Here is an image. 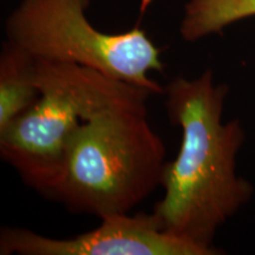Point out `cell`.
<instances>
[{
  "label": "cell",
  "instance_id": "cell-2",
  "mask_svg": "<svg viewBox=\"0 0 255 255\" xmlns=\"http://www.w3.org/2000/svg\"><path fill=\"white\" fill-rule=\"evenodd\" d=\"M165 155L148 110L101 111L69 139L58 174L43 196L72 214L100 220L129 214L161 186Z\"/></svg>",
  "mask_w": 255,
  "mask_h": 255
},
{
  "label": "cell",
  "instance_id": "cell-4",
  "mask_svg": "<svg viewBox=\"0 0 255 255\" xmlns=\"http://www.w3.org/2000/svg\"><path fill=\"white\" fill-rule=\"evenodd\" d=\"M90 0H21L6 19L8 44L34 59L88 66L121 81L163 95L149 77L163 72L161 51L139 27L105 33L88 20Z\"/></svg>",
  "mask_w": 255,
  "mask_h": 255
},
{
  "label": "cell",
  "instance_id": "cell-1",
  "mask_svg": "<svg viewBox=\"0 0 255 255\" xmlns=\"http://www.w3.org/2000/svg\"><path fill=\"white\" fill-rule=\"evenodd\" d=\"M228 92L212 70L193 79L175 77L163 92L168 119L182 136L176 158L164 165V195L151 214L164 233L206 255L221 254L214 246L216 232L254 194L237 174L244 128L239 120L222 122Z\"/></svg>",
  "mask_w": 255,
  "mask_h": 255
},
{
  "label": "cell",
  "instance_id": "cell-5",
  "mask_svg": "<svg viewBox=\"0 0 255 255\" xmlns=\"http://www.w3.org/2000/svg\"><path fill=\"white\" fill-rule=\"evenodd\" d=\"M206 255L194 245L162 231L154 215H115L97 228L69 239H55L26 228L0 232V255Z\"/></svg>",
  "mask_w": 255,
  "mask_h": 255
},
{
  "label": "cell",
  "instance_id": "cell-3",
  "mask_svg": "<svg viewBox=\"0 0 255 255\" xmlns=\"http://www.w3.org/2000/svg\"><path fill=\"white\" fill-rule=\"evenodd\" d=\"M39 98L0 132V157L44 195L59 171L69 139L109 109L148 110L151 91L73 63L33 58Z\"/></svg>",
  "mask_w": 255,
  "mask_h": 255
},
{
  "label": "cell",
  "instance_id": "cell-6",
  "mask_svg": "<svg viewBox=\"0 0 255 255\" xmlns=\"http://www.w3.org/2000/svg\"><path fill=\"white\" fill-rule=\"evenodd\" d=\"M33 62L24 51L4 41L0 53V132L39 98Z\"/></svg>",
  "mask_w": 255,
  "mask_h": 255
},
{
  "label": "cell",
  "instance_id": "cell-7",
  "mask_svg": "<svg viewBox=\"0 0 255 255\" xmlns=\"http://www.w3.org/2000/svg\"><path fill=\"white\" fill-rule=\"evenodd\" d=\"M251 17H255V0H189L184 5L180 34L194 43Z\"/></svg>",
  "mask_w": 255,
  "mask_h": 255
}]
</instances>
